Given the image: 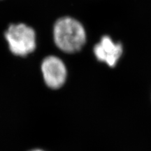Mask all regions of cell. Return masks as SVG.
<instances>
[{
    "mask_svg": "<svg viewBox=\"0 0 151 151\" xmlns=\"http://www.w3.org/2000/svg\"><path fill=\"white\" fill-rule=\"evenodd\" d=\"M11 52L17 56H26L35 51L37 42L32 28L23 23L11 24L5 32Z\"/></svg>",
    "mask_w": 151,
    "mask_h": 151,
    "instance_id": "7a4b0ae2",
    "label": "cell"
},
{
    "mask_svg": "<svg viewBox=\"0 0 151 151\" xmlns=\"http://www.w3.org/2000/svg\"><path fill=\"white\" fill-rule=\"evenodd\" d=\"M31 151H43V150H39V149H37V150H31Z\"/></svg>",
    "mask_w": 151,
    "mask_h": 151,
    "instance_id": "5b68a950",
    "label": "cell"
},
{
    "mask_svg": "<svg viewBox=\"0 0 151 151\" xmlns=\"http://www.w3.org/2000/svg\"><path fill=\"white\" fill-rule=\"evenodd\" d=\"M53 39L58 48L67 53H73L79 51L84 46L86 31L78 20L70 17H64L55 24Z\"/></svg>",
    "mask_w": 151,
    "mask_h": 151,
    "instance_id": "6da1fadb",
    "label": "cell"
},
{
    "mask_svg": "<svg viewBox=\"0 0 151 151\" xmlns=\"http://www.w3.org/2000/svg\"><path fill=\"white\" fill-rule=\"evenodd\" d=\"M94 53L99 61L113 67L122 55V46L120 43L113 42L108 36H104L99 43L94 46Z\"/></svg>",
    "mask_w": 151,
    "mask_h": 151,
    "instance_id": "277c9868",
    "label": "cell"
},
{
    "mask_svg": "<svg viewBox=\"0 0 151 151\" xmlns=\"http://www.w3.org/2000/svg\"><path fill=\"white\" fill-rule=\"evenodd\" d=\"M41 72L46 84L52 89H58L65 84L67 71L65 65L56 56H48L41 63Z\"/></svg>",
    "mask_w": 151,
    "mask_h": 151,
    "instance_id": "3957f363",
    "label": "cell"
}]
</instances>
